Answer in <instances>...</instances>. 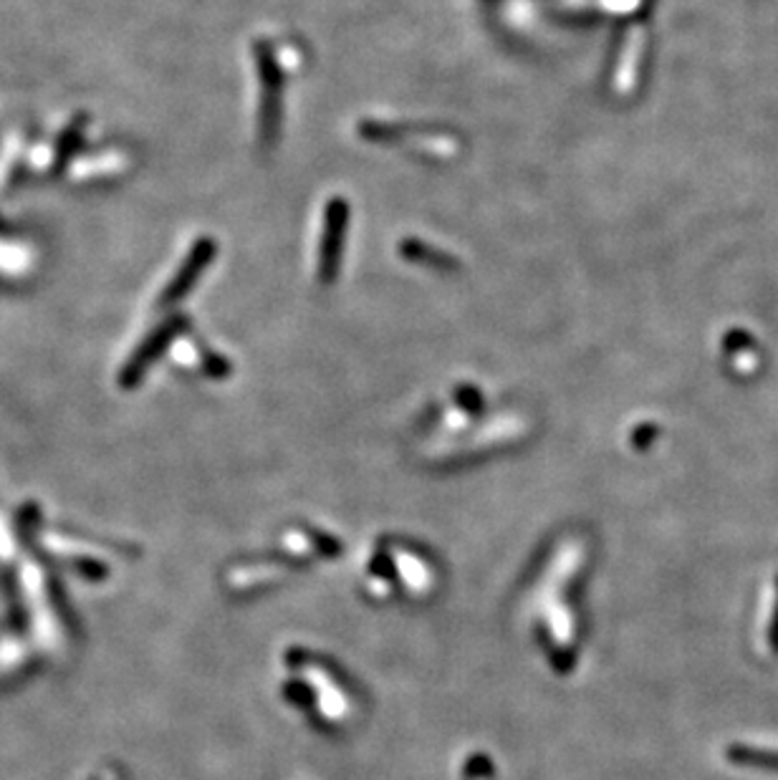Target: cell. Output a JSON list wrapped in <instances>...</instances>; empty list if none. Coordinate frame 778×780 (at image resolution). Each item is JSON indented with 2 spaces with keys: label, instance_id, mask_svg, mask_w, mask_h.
<instances>
[{
  "label": "cell",
  "instance_id": "1",
  "mask_svg": "<svg viewBox=\"0 0 778 780\" xmlns=\"http://www.w3.org/2000/svg\"><path fill=\"white\" fill-rule=\"evenodd\" d=\"M347 218L349 207L342 197H336L326 205L324 215V235H321V278L324 283H331V278L336 276V268H339V260H342V238L344 230H347Z\"/></svg>",
  "mask_w": 778,
  "mask_h": 780
},
{
  "label": "cell",
  "instance_id": "2",
  "mask_svg": "<svg viewBox=\"0 0 778 780\" xmlns=\"http://www.w3.org/2000/svg\"><path fill=\"white\" fill-rule=\"evenodd\" d=\"M258 69H261L263 81V109H261V134L263 137H273L278 127V86H281V74L276 69V61L266 51H258Z\"/></svg>",
  "mask_w": 778,
  "mask_h": 780
},
{
  "label": "cell",
  "instance_id": "3",
  "mask_svg": "<svg viewBox=\"0 0 778 780\" xmlns=\"http://www.w3.org/2000/svg\"><path fill=\"white\" fill-rule=\"evenodd\" d=\"M210 258H213V243H200L198 248H195V253H192L190 263L185 266V271H182L180 278H177L175 288H172V296H177V293H182L185 288H190L192 278L198 276V273L208 266Z\"/></svg>",
  "mask_w": 778,
  "mask_h": 780
}]
</instances>
